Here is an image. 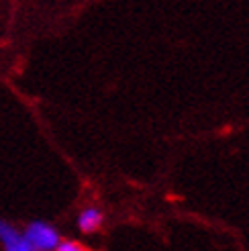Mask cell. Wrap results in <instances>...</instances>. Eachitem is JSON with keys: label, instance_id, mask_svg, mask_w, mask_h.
<instances>
[{"label": "cell", "instance_id": "obj_1", "mask_svg": "<svg viewBox=\"0 0 249 251\" xmlns=\"http://www.w3.org/2000/svg\"><path fill=\"white\" fill-rule=\"evenodd\" d=\"M23 235L27 237V241H29L37 251H53V249L59 245V241H61L59 231L53 227L51 223L41 221V219L31 221V223L25 225Z\"/></svg>", "mask_w": 249, "mask_h": 251}, {"label": "cell", "instance_id": "obj_2", "mask_svg": "<svg viewBox=\"0 0 249 251\" xmlns=\"http://www.w3.org/2000/svg\"><path fill=\"white\" fill-rule=\"evenodd\" d=\"M0 245H2V251H37L27 241L23 231L4 219H0Z\"/></svg>", "mask_w": 249, "mask_h": 251}, {"label": "cell", "instance_id": "obj_3", "mask_svg": "<svg viewBox=\"0 0 249 251\" xmlns=\"http://www.w3.org/2000/svg\"><path fill=\"white\" fill-rule=\"evenodd\" d=\"M78 229L84 233V235H92L96 233L98 229L102 227L104 223V212L98 208V206H86L80 215H78Z\"/></svg>", "mask_w": 249, "mask_h": 251}, {"label": "cell", "instance_id": "obj_4", "mask_svg": "<svg viewBox=\"0 0 249 251\" xmlns=\"http://www.w3.org/2000/svg\"><path fill=\"white\" fill-rule=\"evenodd\" d=\"M53 251H88V249L76 241H59V245Z\"/></svg>", "mask_w": 249, "mask_h": 251}]
</instances>
